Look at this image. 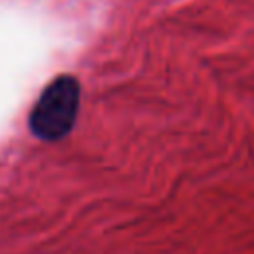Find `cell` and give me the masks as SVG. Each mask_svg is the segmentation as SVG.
Instances as JSON below:
<instances>
[{
    "instance_id": "1",
    "label": "cell",
    "mask_w": 254,
    "mask_h": 254,
    "mask_svg": "<svg viewBox=\"0 0 254 254\" xmlns=\"http://www.w3.org/2000/svg\"><path fill=\"white\" fill-rule=\"evenodd\" d=\"M79 95L81 89L75 77L64 73L52 79L36 99L28 117V127L34 137L42 141H58L65 137L75 123Z\"/></svg>"
}]
</instances>
